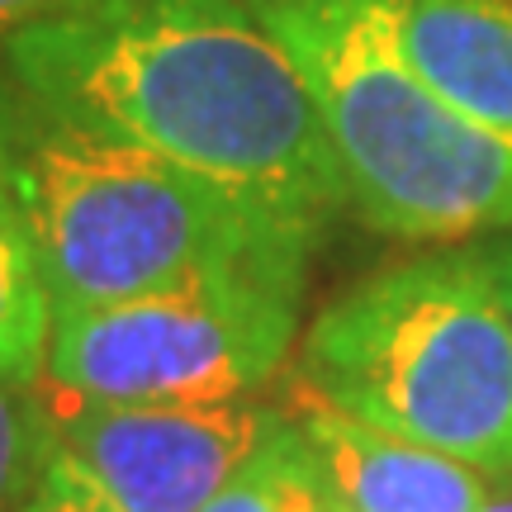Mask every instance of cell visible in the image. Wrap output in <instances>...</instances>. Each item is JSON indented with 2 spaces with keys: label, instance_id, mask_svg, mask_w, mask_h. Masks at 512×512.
I'll list each match as a JSON object with an SVG mask.
<instances>
[{
  "label": "cell",
  "instance_id": "1",
  "mask_svg": "<svg viewBox=\"0 0 512 512\" xmlns=\"http://www.w3.org/2000/svg\"><path fill=\"white\" fill-rule=\"evenodd\" d=\"M0 67L57 119L318 233L347 204L309 81L252 0H67L19 29Z\"/></svg>",
  "mask_w": 512,
  "mask_h": 512
},
{
  "label": "cell",
  "instance_id": "2",
  "mask_svg": "<svg viewBox=\"0 0 512 512\" xmlns=\"http://www.w3.org/2000/svg\"><path fill=\"white\" fill-rule=\"evenodd\" d=\"M0 157L53 309L119 304L214 275H304L323 238L275 204L67 124L24 91H0Z\"/></svg>",
  "mask_w": 512,
  "mask_h": 512
},
{
  "label": "cell",
  "instance_id": "3",
  "mask_svg": "<svg viewBox=\"0 0 512 512\" xmlns=\"http://www.w3.org/2000/svg\"><path fill=\"white\" fill-rule=\"evenodd\" d=\"M294 384L512 489V323L475 252L342 290L304 332Z\"/></svg>",
  "mask_w": 512,
  "mask_h": 512
},
{
  "label": "cell",
  "instance_id": "4",
  "mask_svg": "<svg viewBox=\"0 0 512 512\" xmlns=\"http://www.w3.org/2000/svg\"><path fill=\"white\" fill-rule=\"evenodd\" d=\"M309 81L361 219L399 242L512 233V147L422 81L380 0H252Z\"/></svg>",
  "mask_w": 512,
  "mask_h": 512
},
{
  "label": "cell",
  "instance_id": "5",
  "mask_svg": "<svg viewBox=\"0 0 512 512\" xmlns=\"http://www.w3.org/2000/svg\"><path fill=\"white\" fill-rule=\"evenodd\" d=\"M304 275H214L157 294L53 309L43 384L95 403L252 399L299 337Z\"/></svg>",
  "mask_w": 512,
  "mask_h": 512
},
{
  "label": "cell",
  "instance_id": "6",
  "mask_svg": "<svg viewBox=\"0 0 512 512\" xmlns=\"http://www.w3.org/2000/svg\"><path fill=\"white\" fill-rule=\"evenodd\" d=\"M43 384V375H38ZM57 446L124 512H200L280 422L256 399L95 403L43 384Z\"/></svg>",
  "mask_w": 512,
  "mask_h": 512
},
{
  "label": "cell",
  "instance_id": "7",
  "mask_svg": "<svg viewBox=\"0 0 512 512\" xmlns=\"http://www.w3.org/2000/svg\"><path fill=\"white\" fill-rule=\"evenodd\" d=\"M290 422L304 437L323 494L347 512H479L498 494L475 465L370 427L299 384Z\"/></svg>",
  "mask_w": 512,
  "mask_h": 512
},
{
  "label": "cell",
  "instance_id": "8",
  "mask_svg": "<svg viewBox=\"0 0 512 512\" xmlns=\"http://www.w3.org/2000/svg\"><path fill=\"white\" fill-rule=\"evenodd\" d=\"M408 67L512 147V0H380Z\"/></svg>",
  "mask_w": 512,
  "mask_h": 512
},
{
  "label": "cell",
  "instance_id": "9",
  "mask_svg": "<svg viewBox=\"0 0 512 512\" xmlns=\"http://www.w3.org/2000/svg\"><path fill=\"white\" fill-rule=\"evenodd\" d=\"M53 304L38 275V256L24 228V209L10 185V166L0 157V375L38 380L48 356Z\"/></svg>",
  "mask_w": 512,
  "mask_h": 512
},
{
  "label": "cell",
  "instance_id": "10",
  "mask_svg": "<svg viewBox=\"0 0 512 512\" xmlns=\"http://www.w3.org/2000/svg\"><path fill=\"white\" fill-rule=\"evenodd\" d=\"M57 456V427L38 380L0 375V512H24Z\"/></svg>",
  "mask_w": 512,
  "mask_h": 512
},
{
  "label": "cell",
  "instance_id": "11",
  "mask_svg": "<svg viewBox=\"0 0 512 512\" xmlns=\"http://www.w3.org/2000/svg\"><path fill=\"white\" fill-rule=\"evenodd\" d=\"M313 489H318V475H313V465H309L304 437L280 413L271 437L256 446V456L200 512H299Z\"/></svg>",
  "mask_w": 512,
  "mask_h": 512
},
{
  "label": "cell",
  "instance_id": "12",
  "mask_svg": "<svg viewBox=\"0 0 512 512\" xmlns=\"http://www.w3.org/2000/svg\"><path fill=\"white\" fill-rule=\"evenodd\" d=\"M24 512H124V508L76 460L62 456V446H57L53 465H48V475H43V484L34 489Z\"/></svg>",
  "mask_w": 512,
  "mask_h": 512
},
{
  "label": "cell",
  "instance_id": "13",
  "mask_svg": "<svg viewBox=\"0 0 512 512\" xmlns=\"http://www.w3.org/2000/svg\"><path fill=\"white\" fill-rule=\"evenodd\" d=\"M475 256H479V266L489 271V280H494L498 299H503V313H508V323H512V238L475 247Z\"/></svg>",
  "mask_w": 512,
  "mask_h": 512
},
{
  "label": "cell",
  "instance_id": "14",
  "mask_svg": "<svg viewBox=\"0 0 512 512\" xmlns=\"http://www.w3.org/2000/svg\"><path fill=\"white\" fill-rule=\"evenodd\" d=\"M57 5H67V0H0V48H5L19 29L38 24L43 15H53Z\"/></svg>",
  "mask_w": 512,
  "mask_h": 512
},
{
  "label": "cell",
  "instance_id": "15",
  "mask_svg": "<svg viewBox=\"0 0 512 512\" xmlns=\"http://www.w3.org/2000/svg\"><path fill=\"white\" fill-rule=\"evenodd\" d=\"M299 512H347V508H337V503H332L328 494H323V484H318V489H313L309 498H304V508Z\"/></svg>",
  "mask_w": 512,
  "mask_h": 512
},
{
  "label": "cell",
  "instance_id": "16",
  "mask_svg": "<svg viewBox=\"0 0 512 512\" xmlns=\"http://www.w3.org/2000/svg\"><path fill=\"white\" fill-rule=\"evenodd\" d=\"M479 512H512V489H498V494L489 498V503H484Z\"/></svg>",
  "mask_w": 512,
  "mask_h": 512
}]
</instances>
